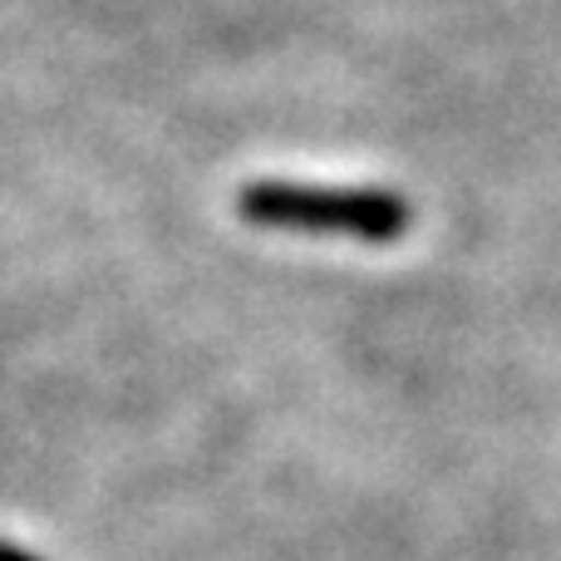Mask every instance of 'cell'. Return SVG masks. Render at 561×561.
<instances>
[{
    "mask_svg": "<svg viewBox=\"0 0 561 561\" xmlns=\"http://www.w3.org/2000/svg\"><path fill=\"white\" fill-rule=\"evenodd\" d=\"M237 213L276 232H335L369 247H389L414 227V207L389 187H325V183H247Z\"/></svg>",
    "mask_w": 561,
    "mask_h": 561,
    "instance_id": "cell-1",
    "label": "cell"
},
{
    "mask_svg": "<svg viewBox=\"0 0 561 561\" xmlns=\"http://www.w3.org/2000/svg\"><path fill=\"white\" fill-rule=\"evenodd\" d=\"M0 561H39V557H30L25 547H15V542H0Z\"/></svg>",
    "mask_w": 561,
    "mask_h": 561,
    "instance_id": "cell-2",
    "label": "cell"
}]
</instances>
